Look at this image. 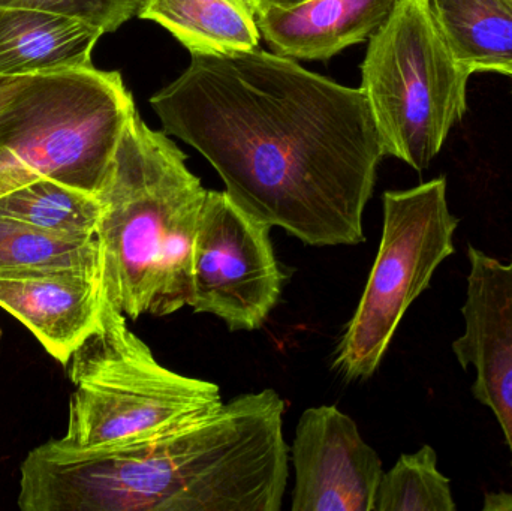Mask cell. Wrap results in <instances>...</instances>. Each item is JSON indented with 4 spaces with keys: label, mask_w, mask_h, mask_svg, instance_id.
<instances>
[{
    "label": "cell",
    "mask_w": 512,
    "mask_h": 511,
    "mask_svg": "<svg viewBox=\"0 0 512 511\" xmlns=\"http://www.w3.org/2000/svg\"><path fill=\"white\" fill-rule=\"evenodd\" d=\"M150 105L258 221L318 248L366 240L364 210L385 153L361 87L256 48L192 54Z\"/></svg>",
    "instance_id": "cell-1"
},
{
    "label": "cell",
    "mask_w": 512,
    "mask_h": 511,
    "mask_svg": "<svg viewBox=\"0 0 512 511\" xmlns=\"http://www.w3.org/2000/svg\"><path fill=\"white\" fill-rule=\"evenodd\" d=\"M285 402L245 393L113 446L48 441L21 464L23 511H279L288 485Z\"/></svg>",
    "instance_id": "cell-2"
},
{
    "label": "cell",
    "mask_w": 512,
    "mask_h": 511,
    "mask_svg": "<svg viewBox=\"0 0 512 511\" xmlns=\"http://www.w3.org/2000/svg\"><path fill=\"white\" fill-rule=\"evenodd\" d=\"M135 111L116 71L27 77L0 110V195L41 179L101 194Z\"/></svg>",
    "instance_id": "cell-3"
},
{
    "label": "cell",
    "mask_w": 512,
    "mask_h": 511,
    "mask_svg": "<svg viewBox=\"0 0 512 511\" xmlns=\"http://www.w3.org/2000/svg\"><path fill=\"white\" fill-rule=\"evenodd\" d=\"M105 297L95 332L72 354L74 393L60 443L113 446L155 434L224 404L216 384L165 368Z\"/></svg>",
    "instance_id": "cell-4"
},
{
    "label": "cell",
    "mask_w": 512,
    "mask_h": 511,
    "mask_svg": "<svg viewBox=\"0 0 512 511\" xmlns=\"http://www.w3.org/2000/svg\"><path fill=\"white\" fill-rule=\"evenodd\" d=\"M471 75L454 57L429 0H399L370 36L361 65V89L385 156L426 170L468 110Z\"/></svg>",
    "instance_id": "cell-5"
},
{
    "label": "cell",
    "mask_w": 512,
    "mask_h": 511,
    "mask_svg": "<svg viewBox=\"0 0 512 511\" xmlns=\"http://www.w3.org/2000/svg\"><path fill=\"white\" fill-rule=\"evenodd\" d=\"M206 191L185 153L135 111L98 195L96 231L105 297L126 317L149 314L156 263L174 216Z\"/></svg>",
    "instance_id": "cell-6"
},
{
    "label": "cell",
    "mask_w": 512,
    "mask_h": 511,
    "mask_svg": "<svg viewBox=\"0 0 512 511\" xmlns=\"http://www.w3.org/2000/svg\"><path fill=\"white\" fill-rule=\"evenodd\" d=\"M459 219L444 176L384 194L381 245L357 311L337 344L333 368L348 381L373 377L409 306L454 254Z\"/></svg>",
    "instance_id": "cell-7"
},
{
    "label": "cell",
    "mask_w": 512,
    "mask_h": 511,
    "mask_svg": "<svg viewBox=\"0 0 512 511\" xmlns=\"http://www.w3.org/2000/svg\"><path fill=\"white\" fill-rule=\"evenodd\" d=\"M270 231L227 192L207 191L195 236L188 306L221 318L231 332L261 329L283 287Z\"/></svg>",
    "instance_id": "cell-8"
},
{
    "label": "cell",
    "mask_w": 512,
    "mask_h": 511,
    "mask_svg": "<svg viewBox=\"0 0 512 511\" xmlns=\"http://www.w3.org/2000/svg\"><path fill=\"white\" fill-rule=\"evenodd\" d=\"M291 458L292 511H375L381 458L336 405L301 414Z\"/></svg>",
    "instance_id": "cell-9"
},
{
    "label": "cell",
    "mask_w": 512,
    "mask_h": 511,
    "mask_svg": "<svg viewBox=\"0 0 512 511\" xmlns=\"http://www.w3.org/2000/svg\"><path fill=\"white\" fill-rule=\"evenodd\" d=\"M468 255L465 332L453 351L465 371L477 372L472 393L495 414L512 456V260L501 263L474 246Z\"/></svg>",
    "instance_id": "cell-10"
},
{
    "label": "cell",
    "mask_w": 512,
    "mask_h": 511,
    "mask_svg": "<svg viewBox=\"0 0 512 511\" xmlns=\"http://www.w3.org/2000/svg\"><path fill=\"white\" fill-rule=\"evenodd\" d=\"M104 300L102 264L0 275V308L24 324L63 366L95 332Z\"/></svg>",
    "instance_id": "cell-11"
},
{
    "label": "cell",
    "mask_w": 512,
    "mask_h": 511,
    "mask_svg": "<svg viewBox=\"0 0 512 511\" xmlns=\"http://www.w3.org/2000/svg\"><path fill=\"white\" fill-rule=\"evenodd\" d=\"M399 0H304L292 6H256V23L274 53L327 60L369 39Z\"/></svg>",
    "instance_id": "cell-12"
},
{
    "label": "cell",
    "mask_w": 512,
    "mask_h": 511,
    "mask_svg": "<svg viewBox=\"0 0 512 511\" xmlns=\"http://www.w3.org/2000/svg\"><path fill=\"white\" fill-rule=\"evenodd\" d=\"M101 29L38 9H0V77H35L92 66Z\"/></svg>",
    "instance_id": "cell-13"
},
{
    "label": "cell",
    "mask_w": 512,
    "mask_h": 511,
    "mask_svg": "<svg viewBox=\"0 0 512 511\" xmlns=\"http://www.w3.org/2000/svg\"><path fill=\"white\" fill-rule=\"evenodd\" d=\"M137 15L161 24L191 54L252 51L261 39L255 0H140Z\"/></svg>",
    "instance_id": "cell-14"
},
{
    "label": "cell",
    "mask_w": 512,
    "mask_h": 511,
    "mask_svg": "<svg viewBox=\"0 0 512 511\" xmlns=\"http://www.w3.org/2000/svg\"><path fill=\"white\" fill-rule=\"evenodd\" d=\"M460 65L512 74V0H429Z\"/></svg>",
    "instance_id": "cell-15"
},
{
    "label": "cell",
    "mask_w": 512,
    "mask_h": 511,
    "mask_svg": "<svg viewBox=\"0 0 512 511\" xmlns=\"http://www.w3.org/2000/svg\"><path fill=\"white\" fill-rule=\"evenodd\" d=\"M0 215L60 236L95 237L102 216L98 195L41 179L0 195Z\"/></svg>",
    "instance_id": "cell-16"
},
{
    "label": "cell",
    "mask_w": 512,
    "mask_h": 511,
    "mask_svg": "<svg viewBox=\"0 0 512 511\" xmlns=\"http://www.w3.org/2000/svg\"><path fill=\"white\" fill-rule=\"evenodd\" d=\"M95 237L60 236L0 215V275L101 266Z\"/></svg>",
    "instance_id": "cell-17"
},
{
    "label": "cell",
    "mask_w": 512,
    "mask_h": 511,
    "mask_svg": "<svg viewBox=\"0 0 512 511\" xmlns=\"http://www.w3.org/2000/svg\"><path fill=\"white\" fill-rule=\"evenodd\" d=\"M204 197L206 194L194 198L179 210L162 243L149 306V314L155 317H168L189 305L195 236Z\"/></svg>",
    "instance_id": "cell-18"
},
{
    "label": "cell",
    "mask_w": 512,
    "mask_h": 511,
    "mask_svg": "<svg viewBox=\"0 0 512 511\" xmlns=\"http://www.w3.org/2000/svg\"><path fill=\"white\" fill-rule=\"evenodd\" d=\"M450 480L438 470V456L430 446L402 455L382 474L375 511H454Z\"/></svg>",
    "instance_id": "cell-19"
},
{
    "label": "cell",
    "mask_w": 512,
    "mask_h": 511,
    "mask_svg": "<svg viewBox=\"0 0 512 511\" xmlns=\"http://www.w3.org/2000/svg\"><path fill=\"white\" fill-rule=\"evenodd\" d=\"M140 0H0V9L26 8L86 21L102 32H114L138 14Z\"/></svg>",
    "instance_id": "cell-20"
},
{
    "label": "cell",
    "mask_w": 512,
    "mask_h": 511,
    "mask_svg": "<svg viewBox=\"0 0 512 511\" xmlns=\"http://www.w3.org/2000/svg\"><path fill=\"white\" fill-rule=\"evenodd\" d=\"M484 511H512V494L499 492V494H487L484 500Z\"/></svg>",
    "instance_id": "cell-21"
},
{
    "label": "cell",
    "mask_w": 512,
    "mask_h": 511,
    "mask_svg": "<svg viewBox=\"0 0 512 511\" xmlns=\"http://www.w3.org/2000/svg\"><path fill=\"white\" fill-rule=\"evenodd\" d=\"M27 77L3 78L0 77V110L8 104L9 99L23 86Z\"/></svg>",
    "instance_id": "cell-22"
},
{
    "label": "cell",
    "mask_w": 512,
    "mask_h": 511,
    "mask_svg": "<svg viewBox=\"0 0 512 511\" xmlns=\"http://www.w3.org/2000/svg\"><path fill=\"white\" fill-rule=\"evenodd\" d=\"M300 2H304V0H255L256 6H292Z\"/></svg>",
    "instance_id": "cell-23"
},
{
    "label": "cell",
    "mask_w": 512,
    "mask_h": 511,
    "mask_svg": "<svg viewBox=\"0 0 512 511\" xmlns=\"http://www.w3.org/2000/svg\"><path fill=\"white\" fill-rule=\"evenodd\" d=\"M0 336H2V330H0Z\"/></svg>",
    "instance_id": "cell-24"
},
{
    "label": "cell",
    "mask_w": 512,
    "mask_h": 511,
    "mask_svg": "<svg viewBox=\"0 0 512 511\" xmlns=\"http://www.w3.org/2000/svg\"><path fill=\"white\" fill-rule=\"evenodd\" d=\"M508 77H511V78H512V74L508 75Z\"/></svg>",
    "instance_id": "cell-25"
}]
</instances>
